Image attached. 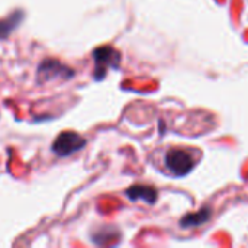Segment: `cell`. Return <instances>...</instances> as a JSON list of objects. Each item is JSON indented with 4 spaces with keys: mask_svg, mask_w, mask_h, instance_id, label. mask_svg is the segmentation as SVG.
Listing matches in <instances>:
<instances>
[{
    "mask_svg": "<svg viewBox=\"0 0 248 248\" xmlns=\"http://www.w3.org/2000/svg\"><path fill=\"white\" fill-rule=\"evenodd\" d=\"M23 20V12L16 10L12 15H9L6 19L0 20V39H6Z\"/></svg>",
    "mask_w": 248,
    "mask_h": 248,
    "instance_id": "obj_7",
    "label": "cell"
},
{
    "mask_svg": "<svg viewBox=\"0 0 248 248\" xmlns=\"http://www.w3.org/2000/svg\"><path fill=\"white\" fill-rule=\"evenodd\" d=\"M126 196L132 201V202H137V201H144L150 205L155 203L157 198H158V193L154 187L151 186H145V185H134L131 186L128 190H126Z\"/></svg>",
    "mask_w": 248,
    "mask_h": 248,
    "instance_id": "obj_5",
    "label": "cell"
},
{
    "mask_svg": "<svg viewBox=\"0 0 248 248\" xmlns=\"http://www.w3.org/2000/svg\"><path fill=\"white\" fill-rule=\"evenodd\" d=\"M73 77H74V70L54 58L44 60L36 70V80L39 84L55 81V80H70Z\"/></svg>",
    "mask_w": 248,
    "mask_h": 248,
    "instance_id": "obj_3",
    "label": "cell"
},
{
    "mask_svg": "<svg viewBox=\"0 0 248 248\" xmlns=\"http://www.w3.org/2000/svg\"><path fill=\"white\" fill-rule=\"evenodd\" d=\"M92 57L94 60V70H93V78L96 81L103 80L109 70L119 68L121 64V52L109 45L97 46L93 49Z\"/></svg>",
    "mask_w": 248,
    "mask_h": 248,
    "instance_id": "obj_1",
    "label": "cell"
},
{
    "mask_svg": "<svg viewBox=\"0 0 248 248\" xmlns=\"http://www.w3.org/2000/svg\"><path fill=\"white\" fill-rule=\"evenodd\" d=\"M87 144V141L77 132L73 131H64L61 132L52 142V153L61 158L68 157L77 151H80L81 148H84Z\"/></svg>",
    "mask_w": 248,
    "mask_h": 248,
    "instance_id": "obj_4",
    "label": "cell"
},
{
    "mask_svg": "<svg viewBox=\"0 0 248 248\" xmlns=\"http://www.w3.org/2000/svg\"><path fill=\"white\" fill-rule=\"evenodd\" d=\"M211 214H212L211 208H209V206H205V208H202V209H201L199 212H196V214H189V215L183 217L182 221H180V227H182V228H192V227L203 225L205 222L209 221Z\"/></svg>",
    "mask_w": 248,
    "mask_h": 248,
    "instance_id": "obj_6",
    "label": "cell"
},
{
    "mask_svg": "<svg viewBox=\"0 0 248 248\" xmlns=\"http://www.w3.org/2000/svg\"><path fill=\"white\" fill-rule=\"evenodd\" d=\"M196 163L198 160H195L192 151L185 148H170L164 155L166 169L176 177H183L189 174L196 166Z\"/></svg>",
    "mask_w": 248,
    "mask_h": 248,
    "instance_id": "obj_2",
    "label": "cell"
}]
</instances>
